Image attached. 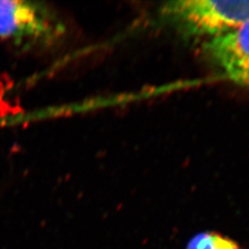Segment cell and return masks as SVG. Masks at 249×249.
I'll list each match as a JSON object with an SVG mask.
<instances>
[{
  "label": "cell",
  "mask_w": 249,
  "mask_h": 249,
  "mask_svg": "<svg viewBox=\"0 0 249 249\" xmlns=\"http://www.w3.org/2000/svg\"><path fill=\"white\" fill-rule=\"evenodd\" d=\"M159 18L187 38L209 40L249 21V0H177L163 3Z\"/></svg>",
  "instance_id": "cell-1"
},
{
  "label": "cell",
  "mask_w": 249,
  "mask_h": 249,
  "mask_svg": "<svg viewBox=\"0 0 249 249\" xmlns=\"http://www.w3.org/2000/svg\"><path fill=\"white\" fill-rule=\"evenodd\" d=\"M62 25L42 3L0 0V37L18 42H48L62 33Z\"/></svg>",
  "instance_id": "cell-2"
},
{
  "label": "cell",
  "mask_w": 249,
  "mask_h": 249,
  "mask_svg": "<svg viewBox=\"0 0 249 249\" xmlns=\"http://www.w3.org/2000/svg\"><path fill=\"white\" fill-rule=\"evenodd\" d=\"M202 45L206 59L219 71L237 84L249 86V21Z\"/></svg>",
  "instance_id": "cell-3"
},
{
  "label": "cell",
  "mask_w": 249,
  "mask_h": 249,
  "mask_svg": "<svg viewBox=\"0 0 249 249\" xmlns=\"http://www.w3.org/2000/svg\"><path fill=\"white\" fill-rule=\"evenodd\" d=\"M186 249H241L240 246L230 237L216 231L196 233L187 243Z\"/></svg>",
  "instance_id": "cell-4"
}]
</instances>
